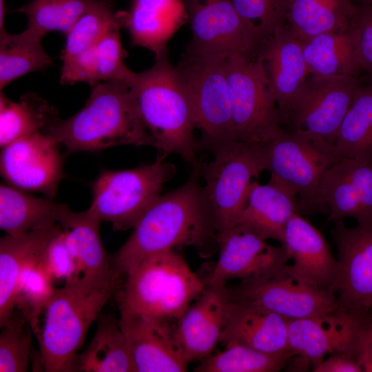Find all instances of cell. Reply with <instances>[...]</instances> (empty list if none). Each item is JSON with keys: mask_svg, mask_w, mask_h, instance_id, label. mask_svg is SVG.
Returning a JSON list of instances; mask_svg holds the SVG:
<instances>
[{"mask_svg": "<svg viewBox=\"0 0 372 372\" xmlns=\"http://www.w3.org/2000/svg\"><path fill=\"white\" fill-rule=\"evenodd\" d=\"M200 165L193 168L183 185L152 203L128 239L110 256L112 267L121 275L149 256L177 247H192L201 256L218 249L217 228L200 183Z\"/></svg>", "mask_w": 372, "mask_h": 372, "instance_id": "obj_1", "label": "cell"}, {"mask_svg": "<svg viewBox=\"0 0 372 372\" xmlns=\"http://www.w3.org/2000/svg\"><path fill=\"white\" fill-rule=\"evenodd\" d=\"M132 94L143 125L154 141L158 156H180L193 168L197 159L194 105L181 76L169 57L167 48L155 55L149 69L134 74Z\"/></svg>", "mask_w": 372, "mask_h": 372, "instance_id": "obj_2", "label": "cell"}, {"mask_svg": "<svg viewBox=\"0 0 372 372\" xmlns=\"http://www.w3.org/2000/svg\"><path fill=\"white\" fill-rule=\"evenodd\" d=\"M123 277L113 267L107 274L82 275L55 288L37 338L44 371H72L90 327L121 287Z\"/></svg>", "mask_w": 372, "mask_h": 372, "instance_id": "obj_3", "label": "cell"}, {"mask_svg": "<svg viewBox=\"0 0 372 372\" xmlns=\"http://www.w3.org/2000/svg\"><path fill=\"white\" fill-rule=\"evenodd\" d=\"M130 81H111L92 87L88 99L77 113L65 120L58 118L45 133L68 152L123 145L154 147V141L138 115Z\"/></svg>", "mask_w": 372, "mask_h": 372, "instance_id": "obj_4", "label": "cell"}, {"mask_svg": "<svg viewBox=\"0 0 372 372\" xmlns=\"http://www.w3.org/2000/svg\"><path fill=\"white\" fill-rule=\"evenodd\" d=\"M118 294L120 312L175 323L205 288L204 280L175 250L141 261Z\"/></svg>", "mask_w": 372, "mask_h": 372, "instance_id": "obj_5", "label": "cell"}, {"mask_svg": "<svg viewBox=\"0 0 372 372\" xmlns=\"http://www.w3.org/2000/svg\"><path fill=\"white\" fill-rule=\"evenodd\" d=\"M262 146L269 181L299 197L298 212L322 210L319 190L322 177L340 160L334 145L307 132L281 128Z\"/></svg>", "mask_w": 372, "mask_h": 372, "instance_id": "obj_6", "label": "cell"}, {"mask_svg": "<svg viewBox=\"0 0 372 372\" xmlns=\"http://www.w3.org/2000/svg\"><path fill=\"white\" fill-rule=\"evenodd\" d=\"M225 57L185 52L176 68L191 96L197 149L213 153L236 140Z\"/></svg>", "mask_w": 372, "mask_h": 372, "instance_id": "obj_7", "label": "cell"}, {"mask_svg": "<svg viewBox=\"0 0 372 372\" xmlns=\"http://www.w3.org/2000/svg\"><path fill=\"white\" fill-rule=\"evenodd\" d=\"M164 159L158 155L152 164L103 172L93 185L87 211L100 221L110 223L114 230L133 229L176 174L175 165Z\"/></svg>", "mask_w": 372, "mask_h": 372, "instance_id": "obj_8", "label": "cell"}, {"mask_svg": "<svg viewBox=\"0 0 372 372\" xmlns=\"http://www.w3.org/2000/svg\"><path fill=\"white\" fill-rule=\"evenodd\" d=\"M211 154L213 160L200 165V175L218 236L238 224L251 180L266 165L262 144L234 142Z\"/></svg>", "mask_w": 372, "mask_h": 372, "instance_id": "obj_9", "label": "cell"}, {"mask_svg": "<svg viewBox=\"0 0 372 372\" xmlns=\"http://www.w3.org/2000/svg\"><path fill=\"white\" fill-rule=\"evenodd\" d=\"M232 118L237 142L262 145L281 129L279 112L259 58L225 59Z\"/></svg>", "mask_w": 372, "mask_h": 372, "instance_id": "obj_10", "label": "cell"}, {"mask_svg": "<svg viewBox=\"0 0 372 372\" xmlns=\"http://www.w3.org/2000/svg\"><path fill=\"white\" fill-rule=\"evenodd\" d=\"M192 31L185 51L227 58H257L263 41L231 0H184Z\"/></svg>", "mask_w": 372, "mask_h": 372, "instance_id": "obj_11", "label": "cell"}, {"mask_svg": "<svg viewBox=\"0 0 372 372\" xmlns=\"http://www.w3.org/2000/svg\"><path fill=\"white\" fill-rule=\"evenodd\" d=\"M331 233L339 262L337 309L368 326L372 323V224L349 227L338 220Z\"/></svg>", "mask_w": 372, "mask_h": 372, "instance_id": "obj_12", "label": "cell"}, {"mask_svg": "<svg viewBox=\"0 0 372 372\" xmlns=\"http://www.w3.org/2000/svg\"><path fill=\"white\" fill-rule=\"evenodd\" d=\"M359 86L355 76L310 74L298 93L285 123L293 130L311 133L334 145Z\"/></svg>", "mask_w": 372, "mask_h": 372, "instance_id": "obj_13", "label": "cell"}, {"mask_svg": "<svg viewBox=\"0 0 372 372\" xmlns=\"http://www.w3.org/2000/svg\"><path fill=\"white\" fill-rule=\"evenodd\" d=\"M238 223L217 237L218 258L203 280L205 285H227L233 279L267 278L280 273L290 260L284 244H269Z\"/></svg>", "mask_w": 372, "mask_h": 372, "instance_id": "obj_14", "label": "cell"}, {"mask_svg": "<svg viewBox=\"0 0 372 372\" xmlns=\"http://www.w3.org/2000/svg\"><path fill=\"white\" fill-rule=\"evenodd\" d=\"M232 300L251 303L285 319L313 317L338 308L335 295L282 271L273 276L241 280L229 288Z\"/></svg>", "mask_w": 372, "mask_h": 372, "instance_id": "obj_15", "label": "cell"}, {"mask_svg": "<svg viewBox=\"0 0 372 372\" xmlns=\"http://www.w3.org/2000/svg\"><path fill=\"white\" fill-rule=\"evenodd\" d=\"M59 144L43 132L12 141L1 148V175L13 187L40 192L52 198L63 176Z\"/></svg>", "mask_w": 372, "mask_h": 372, "instance_id": "obj_16", "label": "cell"}, {"mask_svg": "<svg viewBox=\"0 0 372 372\" xmlns=\"http://www.w3.org/2000/svg\"><path fill=\"white\" fill-rule=\"evenodd\" d=\"M368 326L338 309L320 316L289 320V348L307 366L310 363L314 366L328 354L347 353L355 357L360 335Z\"/></svg>", "mask_w": 372, "mask_h": 372, "instance_id": "obj_17", "label": "cell"}, {"mask_svg": "<svg viewBox=\"0 0 372 372\" xmlns=\"http://www.w3.org/2000/svg\"><path fill=\"white\" fill-rule=\"evenodd\" d=\"M328 221L352 217L358 225L372 224V158H343L324 174L319 190Z\"/></svg>", "mask_w": 372, "mask_h": 372, "instance_id": "obj_18", "label": "cell"}, {"mask_svg": "<svg viewBox=\"0 0 372 372\" xmlns=\"http://www.w3.org/2000/svg\"><path fill=\"white\" fill-rule=\"evenodd\" d=\"M231 302L227 285H205L174 324L176 340L188 363L206 358L220 343Z\"/></svg>", "mask_w": 372, "mask_h": 372, "instance_id": "obj_19", "label": "cell"}, {"mask_svg": "<svg viewBox=\"0 0 372 372\" xmlns=\"http://www.w3.org/2000/svg\"><path fill=\"white\" fill-rule=\"evenodd\" d=\"M136 372H183L189 363L179 347L174 324L143 316L120 312Z\"/></svg>", "mask_w": 372, "mask_h": 372, "instance_id": "obj_20", "label": "cell"}, {"mask_svg": "<svg viewBox=\"0 0 372 372\" xmlns=\"http://www.w3.org/2000/svg\"><path fill=\"white\" fill-rule=\"evenodd\" d=\"M283 244L291 265L283 270L293 277L335 294L339 262L321 232L296 212L287 223Z\"/></svg>", "mask_w": 372, "mask_h": 372, "instance_id": "obj_21", "label": "cell"}, {"mask_svg": "<svg viewBox=\"0 0 372 372\" xmlns=\"http://www.w3.org/2000/svg\"><path fill=\"white\" fill-rule=\"evenodd\" d=\"M257 57L265 69L281 123H285L298 93L310 75L301 42L286 25L264 43Z\"/></svg>", "mask_w": 372, "mask_h": 372, "instance_id": "obj_22", "label": "cell"}, {"mask_svg": "<svg viewBox=\"0 0 372 372\" xmlns=\"http://www.w3.org/2000/svg\"><path fill=\"white\" fill-rule=\"evenodd\" d=\"M220 343L224 347L240 344L269 353L291 351L288 320L260 306L231 300Z\"/></svg>", "mask_w": 372, "mask_h": 372, "instance_id": "obj_23", "label": "cell"}, {"mask_svg": "<svg viewBox=\"0 0 372 372\" xmlns=\"http://www.w3.org/2000/svg\"><path fill=\"white\" fill-rule=\"evenodd\" d=\"M122 28L129 32L132 45L157 55L185 23L184 0H132L128 11L118 12Z\"/></svg>", "mask_w": 372, "mask_h": 372, "instance_id": "obj_24", "label": "cell"}, {"mask_svg": "<svg viewBox=\"0 0 372 372\" xmlns=\"http://www.w3.org/2000/svg\"><path fill=\"white\" fill-rule=\"evenodd\" d=\"M119 32L120 29L112 30L96 45L62 64L61 85L84 82L93 87L111 81H131L134 72L125 65L127 52Z\"/></svg>", "mask_w": 372, "mask_h": 372, "instance_id": "obj_25", "label": "cell"}, {"mask_svg": "<svg viewBox=\"0 0 372 372\" xmlns=\"http://www.w3.org/2000/svg\"><path fill=\"white\" fill-rule=\"evenodd\" d=\"M296 198L270 181L264 185L253 181L238 224L246 225L266 240L283 244L287 223L298 212Z\"/></svg>", "mask_w": 372, "mask_h": 372, "instance_id": "obj_26", "label": "cell"}, {"mask_svg": "<svg viewBox=\"0 0 372 372\" xmlns=\"http://www.w3.org/2000/svg\"><path fill=\"white\" fill-rule=\"evenodd\" d=\"M70 211L68 205L52 198L35 197L5 185L0 187V228L8 235L19 237L54 228Z\"/></svg>", "mask_w": 372, "mask_h": 372, "instance_id": "obj_27", "label": "cell"}, {"mask_svg": "<svg viewBox=\"0 0 372 372\" xmlns=\"http://www.w3.org/2000/svg\"><path fill=\"white\" fill-rule=\"evenodd\" d=\"M61 228L55 227L15 237L6 234L0 239V327L15 310V296L21 272L25 263L42 251Z\"/></svg>", "mask_w": 372, "mask_h": 372, "instance_id": "obj_28", "label": "cell"}, {"mask_svg": "<svg viewBox=\"0 0 372 372\" xmlns=\"http://www.w3.org/2000/svg\"><path fill=\"white\" fill-rule=\"evenodd\" d=\"M87 349L77 354L72 371L136 372L119 320L112 313H101Z\"/></svg>", "mask_w": 372, "mask_h": 372, "instance_id": "obj_29", "label": "cell"}, {"mask_svg": "<svg viewBox=\"0 0 372 372\" xmlns=\"http://www.w3.org/2000/svg\"><path fill=\"white\" fill-rule=\"evenodd\" d=\"M356 11L354 0H289L287 26L299 39L347 32Z\"/></svg>", "mask_w": 372, "mask_h": 372, "instance_id": "obj_30", "label": "cell"}, {"mask_svg": "<svg viewBox=\"0 0 372 372\" xmlns=\"http://www.w3.org/2000/svg\"><path fill=\"white\" fill-rule=\"evenodd\" d=\"M100 223L87 210H70L59 223L64 231L66 245L81 276L105 275L113 269L110 256L101 239Z\"/></svg>", "mask_w": 372, "mask_h": 372, "instance_id": "obj_31", "label": "cell"}, {"mask_svg": "<svg viewBox=\"0 0 372 372\" xmlns=\"http://www.w3.org/2000/svg\"><path fill=\"white\" fill-rule=\"evenodd\" d=\"M58 118L56 108L34 92L26 93L14 102L0 91L1 147L34 133H45Z\"/></svg>", "mask_w": 372, "mask_h": 372, "instance_id": "obj_32", "label": "cell"}, {"mask_svg": "<svg viewBox=\"0 0 372 372\" xmlns=\"http://www.w3.org/2000/svg\"><path fill=\"white\" fill-rule=\"evenodd\" d=\"M311 75L357 76L361 69L347 32H328L300 39Z\"/></svg>", "mask_w": 372, "mask_h": 372, "instance_id": "obj_33", "label": "cell"}, {"mask_svg": "<svg viewBox=\"0 0 372 372\" xmlns=\"http://www.w3.org/2000/svg\"><path fill=\"white\" fill-rule=\"evenodd\" d=\"M43 37L25 28L19 34L0 32V90L18 78L43 71L53 63L42 46Z\"/></svg>", "mask_w": 372, "mask_h": 372, "instance_id": "obj_34", "label": "cell"}, {"mask_svg": "<svg viewBox=\"0 0 372 372\" xmlns=\"http://www.w3.org/2000/svg\"><path fill=\"white\" fill-rule=\"evenodd\" d=\"M341 159L372 158V83L357 89L334 143Z\"/></svg>", "mask_w": 372, "mask_h": 372, "instance_id": "obj_35", "label": "cell"}, {"mask_svg": "<svg viewBox=\"0 0 372 372\" xmlns=\"http://www.w3.org/2000/svg\"><path fill=\"white\" fill-rule=\"evenodd\" d=\"M293 356L291 351L269 353L240 344H231L200 361L196 372H276Z\"/></svg>", "mask_w": 372, "mask_h": 372, "instance_id": "obj_36", "label": "cell"}, {"mask_svg": "<svg viewBox=\"0 0 372 372\" xmlns=\"http://www.w3.org/2000/svg\"><path fill=\"white\" fill-rule=\"evenodd\" d=\"M113 2L114 0H100L78 19L66 34L61 54L62 64L96 45L112 30L122 28L118 12L114 11Z\"/></svg>", "mask_w": 372, "mask_h": 372, "instance_id": "obj_37", "label": "cell"}, {"mask_svg": "<svg viewBox=\"0 0 372 372\" xmlns=\"http://www.w3.org/2000/svg\"><path fill=\"white\" fill-rule=\"evenodd\" d=\"M100 0H32L12 10L26 15V28L43 37L50 32L67 34L78 19Z\"/></svg>", "mask_w": 372, "mask_h": 372, "instance_id": "obj_38", "label": "cell"}, {"mask_svg": "<svg viewBox=\"0 0 372 372\" xmlns=\"http://www.w3.org/2000/svg\"><path fill=\"white\" fill-rule=\"evenodd\" d=\"M42 251L25 263L20 274L15 296V309L25 317L37 338L41 331L39 317L43 313L56 288L40 264Z\"/></svg>", "mask_w": 372, "mask_h": 372, "instance_id": "obj_39", "label": "cell"}, {"mask_svg": "<svg viewBox=\"0 0 372 372\" xmlns=\"http://www.w3.org/2000/svg\"><path fill=\"white\" fill-rule=\"evenodd\" d=\"M0 371L26 372L31 360L32 328L18 309L1 328Z\"/></svg>", "mask_w": 372, "mask_h": 372, "instance_id": "obj_40", "label": "cell"}, {"mask_svg": "<svg viewBox=\"0 0 372 372\" xmlns=\"http://www.w3.org/2000/svg\"><path fill=\"white\" fill-rule=\"evenodd\" d=\"M244 21L265 43L286 26L289 0H231Z\"/></svg>", "mask_w": 372, "mask_h": 372, "instance_id": "obj_41", "label": "cell"}, {"mask_svg": "<svg viewBox=\"0 0 372 372\" xmlns=\"http://www.w3.org/2000/svg\"><path fill=\"white\" fill-rule=\"evenodd\" d=\"M39 262L54 285L57 282L64 284L81 276L66 245L62 228L48 242L39 257Z\"/></svg>", "mask_w": 372, "mask_h": 372, "instance_id": "obj_42", "label": "cell"}, {"mask_svg": "<svg viewBox=\"0 0 372 372\" xmlns=\"http://www.w3.org/2000/svg\"><path fill=\"white\" fill-rule=\"evenodd\" d=\"M348 33L361 71L372 83V6L357 4Z\"/></svg>", "mask_w": 372, "mask_h": 372, "instance_id": "obj_43", "label": "cell"}, {"mask_svg": "<svg viewBox=\"0 0 372 372\" xmlns=\"http://www.w3.org/2000/svg\"><path fill=\"white\" fill-rule=\"evenodd\" d=\"M315 372H361V367L355 357L347 353L331 354L328 358L315 364Z\"/></svg>", "mask_w": 372, "mask_h": 372, "instance_id": "obj_44", "label": "cell"}, {"mask_svg": "<svg viewBox=\"0 0 372 372\" xmlns=\"http://www.w3.org/2000/svg\"><path fill=\"white\" fill-rule=\"evenodd\" d=\"M355 357L362 371L372 372V323L362 331Z\"/></svg>", "mask_w": 372, "mask_h": 372, "instance_id": "obj_45", "label": "cell"}, {"mask_svg": "<svg viewBox=\"0 0 372 372\" xmlns=\"http://www.w3.org/2000/svg\"><path fill=\"white\" fill-rule=\"evenodd\" d=\"M6 14V7L5 0H0V32L4 31V21Z\"/></svg>", "mask_w": 372, "mask_h": 372, "instance_id": "obj_46", "label": "cell"}, {"mask_svg": "<svg viewBox=\"0 0 372 372\" xmlns=\"http://www.w3.org/2000/svg\"><path fill=\"white\" fill-rule=\"evenodd\" d=\"M357 4L372 6V0H354Z\"/></svg>", "mask_w": 372, "mask_h": 372, "instance_id": "obj_47", "label": "cell"}]
</instances>
